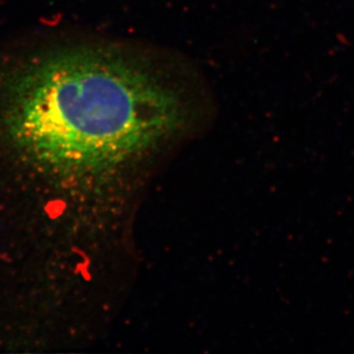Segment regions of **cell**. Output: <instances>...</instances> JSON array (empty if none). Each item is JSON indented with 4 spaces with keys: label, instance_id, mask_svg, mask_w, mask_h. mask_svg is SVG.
Returning <instances> with one entry per match:
<instances>
[{
    "label": "cell",
    "instance_id": "1",
    "mask_svg": "<svg viewBox=\"0 0 354 354\" xmlns=\"http://www.w3.org/2000/svg\"><path fill=\"white\" fill-rule=\"evenodd\" d=\"M192 109L179 71L127 44L69 40L0 60L3 134L57 174L120 169L180 134Z\"/></svg>",
    "mask_w": 354,
    "mask_h": 354
}]
</instances>
